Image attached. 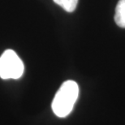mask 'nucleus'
Instances as JSON below:
<instances>
[{
	"instance_id": "7ed1b4c3",
	"label": "nucleus",
	"mask_w": 125,
	"mask_h": 125,
	"mask_svg": "<svg viewBox=\"0 0 125 125\" xmlns=\"http://www.w3.org/2000/svg\"><path fill=\"white\" fill-rule=\"evenodd\" d=\"M115 22L119 27L125 29V0H119L116 5Z\"/></svg>"
},
{
	"instance_id": "f257e3e1",
	"label": "nucleus",
	"mask_w": 125,
	"mask_h": 125,
	"mask_svg": "<svg viewBox=\"0 0 125 125\" xmlns=\"http://www.w3.org/2000/svg\"><path fill=\"white\" fill-rule=\"evenodd\" d=\"M79 96V86L76 81H67L57 91L52 102V110L59 118L67 117L71 113Z\"/></svg>"
},
{
	"instance_id": "f03ea898",
	"label": "nucleus",
	"mask_w": 125,
	"mask_h": 125,
	"mask_svg": "<svg viewBox=\"0 0 125 125\" xmlns=\"http://www.w3.org/2000/svg\"><path fill=\"white\" fill-rule=\"evenodd\" d=\"M24 66L21 58L12 50L5 51L0 57V77L3 80L19 79L24 73Z\"/></svg>"
},
{
	"instance_id": "20e7f679",
	"label": "nucleus",
	"mask_w": 125,
	"mask_h": 125,
	"mask_svg": "<svg viewBox=\"0 0 125 125\" xmlns=\"http://www.w3.org/2000/svg\"><path fill=\"white\" fill-rule=\"evenodd\" d=\"M53 1L67 12L74 11L78 3V0H53Z\"/></svg>"
}]
</instances>
